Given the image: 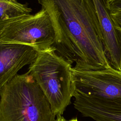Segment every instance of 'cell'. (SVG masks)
Instances as JSON below:
<instances>
[{
    "label": "cell",
    "instance_id": "cell-6",
    "mask_svg": "<svg viewBox=\"0 0 121 121\" xmlns=\"http://www.w3.org/2000/svg\"><path fill=\"white\" fill-rule=\"evenodd\" d=\"M39 52L26 44L0 43V88L24 67L32 64Z\"/></svg>",
    "mask_w": 121,
    "mask_h": 121
},
{
    "label": "cell",
    "instance_id": "cell-10",
    "mask_svg": "<svg viewBox=\"0 0 121 121\" xmlns=\"http://www.w3.org/2000/svg\"><path fill=\"white\" fill-rule=\"evenodd\" d=\"M109 7L111 13L121 11V0H109Z\"/></svg>",
    "mask_w": 121,
    "mask_h": 121
},
{
    "label": "cell",
    "instance_id": "cell-8",
    "mask_svg": "<svg viewBox=\"0 0 121 121\" xmlns=\"http://www.w3.org/2000/svg\"><path fill=\"white\" fill-rule=\"evenodd\" d=\"M32 9L18 0H0V21L30 14Z\"/></svg>",
    "mask_w": 121,
    "mask_h": 121
},
{
    "label": "cell",
    "instance_id": "cell-3",
    "mask_svg": "<svg viewBox=\"0 0 121 121\" xmlns=\"http://www.w3.org/2000/svg\"><path fill=\"white\" fill-rule=\"evenodd\" d=\"M72 65L59 55L54 46L39 52L28 67L56 116L63 114L75 92Z\"/></svg>",
    "mask_w": 121,
    "mask_h": 121
},
{
    "label": "cell",
    "instance_id": "cell-11",
    "mask_svg": "<svg viewBox=\"0 0 121 121\" xmlns=\"http://www.w3.org/2000/svg\"><path fill=\"white\" fill-rule=\"evenodd\" d=\"M111 15L116 27L121 32V11L115 13H111Z\"/></svg>",
    "mask_w": 121,
    "mask_h": 121
},
{
    "label": "cell",
    "instance_id": "cell-4",
    "mask_svg": "<svg viewBox=\"0 0 121 121\" xmlns=\"http://www.w3.org/2000/svg\"><path fill=\"white\" fill-rule=\"evenodd\" d=\"M74 99L94 108L121 112V70L112 67L97 70L72 68Z\"/></svg>",
    "mask_w": 121,
    "mask_h": 121
},
{
    "label": "cell",
    "instance_id": "cell-13",
    "mask_svg": "<svg viewBox=\"0 0 121 121\" xmlns=\"http://www.w3.org/2000/svg\"><path fill=\"white\" fill-rule=\"evenodd\" d=\"M69 121H78L77 118H73V119H70L69 120Z\"/></svg>",
    "mask_w": 121,
    "mask_h": 121
},
{
    "label": "cell",
    "instance_id": "cell-5",
    "mask_svg": "<svg viewBox=\"0 0 121 121\" xmlns=\"http://www.w3.org/2000/svg\"><path fill=\"white\" fill-rule=\"evenodd\" d=\"M55 35L47 11H39L0 21V43L30 45L38 52L52 46Z\"/></svg>",
    "mask_w": 121,
    "mask_h": 121
},
{
    "label": "cell",
    "instance_id": "cell-1",
    "mask_svg": "<svg viewBox=\"0 0 121 121\" xmlns=\"http://www.w3.org/2000/svg\"><path fill=\"white\" fill-rule=\"evenodd\" d=\"M49 15L56 52L78 70L112 67L93 0H37Z\"/></svg>",
    "mask_w": 121,
    "mask_h": 121
},
{
    "label": "cell",
    "instance_id": "cell-12",
    "mask_svg": "<svg viewBox=\"0 0 121 121\" xmlns=\"http://www.w3.org/2000/svg\"><path fill=\"white\" fill-rule=\"evenodd\" d=\"M55 121H69L65 119L62 115L57 116V119L55 120Z\"/></svg>",
    "mask_w": 121,
    "mask_h": 121
},
{
    "label": "cell",
    "instance_id": "cell-7",
    "mask_svg": "<svg viewBox=\"0 0 121 121\" xmlns=\"http://www.w3.org/2000/svg\"><path fill=\"white\" fill-rule=\"evenodd\" d=\"M99 22L105 52L111 66L121 70V32L109 7V0H93Z\"/></svg>",
    "mask_w": 121,
    "mask_h": 121
},
{
    "label": "cell",
    "instance_id": "cell-9",
    "mask_svg": "<svg viewBox=\"0 0 121 121\" xmlns=\"http://www.w3.org/2000/svg\"><path fill=\"white\" fill-rule=\"evenodd\" d=\"M73 104L75 108L84 116L91 118L95 121H121V112L100 110L75 100Z\"/></svg>",
    "mask_w": 121,
    "mask_h": 121
},
{
    "label": "cell",
    "instance_id": "cell-2",
    "mask_svg": "<svg viewBox=\"0 0 121 121\" xmlns=\"http://www.w3.org/2000/svg\"><path fill=\"white\" fill-rule=\"evenodd\" d=\"M0 121H55L42 90L26 72L0 88Z\"/></svg>",
    "mask_w": 121,
    "mask_h": 121
}]
</instances>
